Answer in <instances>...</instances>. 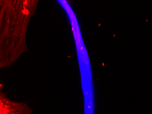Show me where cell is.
Here are the masks:
<instances>
[{
	"instance_id": "6da1fadb",
	"label": "cell",
	"mask_w": 152,
	"mask_h": 114,
	"mask_svg": "<svg viewBox=\"0 0 152 114\" xmlns=\"http://www.w3.org/2000/svg\"><path fill=\"white\" fill-rule=\"evenodd\" d=\"M31 113V111L27 107L20 104H1V114H30Z\"/></svg>"
}]
</instances>
